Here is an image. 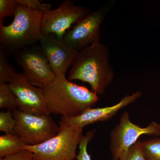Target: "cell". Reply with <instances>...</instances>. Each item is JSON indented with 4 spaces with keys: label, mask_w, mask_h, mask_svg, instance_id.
<instances>
[{
    "label": "cell",
    "mask_w": 160,
    "mask_h": 160,
    "mask_svg": "<svg viewBox=\"0 0 160 160\" xmlns=\"http://www.w3.org/2000/svg\"><path fill=\"white\" fill-rule=\"evenodd\" d=\"M141 144L142 142L138 140L118 160H146L143 155Z\"/></svg>",
    "instance_id": "20"
},
{
    "label": "cell",
    "mask_w": 160,
    "mask_h": 160,
    "mask_svg": "<svg viewBox=\"0 0 160 160\" xmlns=\"http://www.w3.org/2000/svg\"><path fill=\"white\" fill-rule=\"evenodd\" d=\"M90 11L87 7L76 6L74 2L66 0L55 9L44 11L42 18V35L53 34L63 39L65 33Z\"/></svg>",
    "instance_id": "9"
},
{
    "label": "cell",
    "mask_w": 160,
    "mask_h": 160,
    "mask_svg": "<svg viewBox=\"0 0 160 160\" xmlns=\"http://www.w3.org/2000/svg\"><path fill=\"white\" fill-rule=\"evenodd\" d=\"M18 4L23 5L29 9L43 12L51 9V5L47 3H42L38 0H16Z\"/></svg>",
    "instance_id": "21"
},
{
    "label": "cell",
    "mask_w": 160,
    "mask_h": 160,
    "mask_svg": "<svg viewBox=\"0 0 160 160\" xmlns=\"http://www.w3.org/2000/svg\"><path fill=\"white\" fill-rule=\"evenodd\" d=\"M57 134L42 144L26 145L25 149L31 152L35 160H74L77 148L83 135L82 129L59 122Z\"/></svg>",
    "instance_id": "4"
},
{
    "label": "cell",
    "mask_w": 160,
    "mask_h": 160,
    "mask_svg": "<svg viewBox=\"0 0 160 160\" xmlns=\"http://www.w3.org/2000/svg\"><path fill=\"white\" fill-rule=\"evenodd\" d=\"M43 96L50 113L75 117L92 108L98 101V95L84 86L67 79L66 75H56L43 89Z\"/></svg>",
    "instance_id": "1"
},
{
    "label": "cell",
    "mask_w": 160,
    "mask_h": 160,
    "mask_svg": "<svg viewBox=\"0 0 160 160\" xmlns=\"http://www.w3.org/2000/svg\"><path fill=\"white\" fill-rule=\"evenodd\" d=\"M18 106L17 98L9 84L0 83V108L13 110L18 108Z\"/></svg>",
    "instance_id": "14"
},
{
    "label": "cell",
    "mask_w": 160,
    "mask_h": 160,
    "mask_svg": "<svg viewBox=\"0 0 160 160\" xmlns=\"http://www.w3.org/2000/svg\"><path fill=\"white\" fill-rule=\"evenodd\" d=\"M43 13L18 4L11 24L0 25L1 48L14 54L39 42Z\"/></svg>",
    "instance_id": "3"
},
{
    "label": "cell",
    "mask_w": 160,
    "mask_h": 160,
    "mask_svg": "<svg viewBox=\"0 0 160 160\" xmlns=\"http://www.w3.org/2000/svg\"><path fill=\"white\" fill-rule=\"evenodd\" d=\"M16 121L13 117L12 110L0 112V131L5 133H15Z\"/></svg>",
    "instance_id": "17"
},
{
    "label": "cell",
    "mask_w": 160,
    "mask_h": 160,
    "mask_svg": "<svg viewBox=\"0 0 160 160\" xmlns=\"http://www.w3.org/2000/svg\"><path fill=\"white\" fill-rule=\"evenodd\" d=\"M109 57L108 47L100 42L81 49L69 71V80L88 83L97 94H104L114 77Z\"/></svg>",
    "instance_id": "2"
},
{
    "label": "cell",
    "mask_w": 160,
    "mask_h": 160,
    "mask_svg": "<svg viewBox=\"0 0 160 160\" xmlns=\"http://www.w3.org/2000/svg\"><path fill=\"white\" fill-rule=\"evenodd\" d=\"M114 3L113 1L108 2L99 9L89 12L66 32L62 39L64 42L78 51L100 42V27Z\"/></svg>",
    "instance_id": "6"
},
{
    "label": "cell",
    "mask_w": 160,
    "mask_h": 160,
    "mask_svg": "<svg viewBox=\"0 0 160 160\" xmlns=\"http://www.w3.org/2000/svg\"><path fill=\"white\" fill-rule=\"evenodd\" d=\"M8 84L17 98L18 109L32 114H50L44 100L43 89L31 85L22 73L15 72Z\"/></svg>",
    "instance_id": "10"
},
{
    "label": "cell",
    "mask_w": 160,
    "mask_h": 160,
    "mask_svg": "<svg viewBox=\"0 0 160 160\" xmlns=\"http://www.w3.org/2000/svg\"><path fill=\"white\" fill-rule=\"evenodd\" d=\"M14 58L22 67L24 77L32 86L44 89L55 78L39 45L22 49L14 53Z\"/></svg>",
    "instance_id": "8"
},
{
    "label": "cell",
    "mask_w": 160,
    "mask_h": 160,
    "mask_svg": "<svg viewBox=\"0 0 160 160\" xmlns=\"http://www.w3.org/2000/svg\"><path fill=\"white\" fill-rule=\"evenodd\" d=\"M18 5L16 0H0V25L5 17L14 16Z\"/></svg>",
    "instance_id": "19"
},
{
    "label": "cell",
    "mask_w": 160,
    "mask_h": 160,
    "mask_svg": "<svg viewBox=\"0 0 160 160\" xmlns=\"http://www.w3.org/2000/svg\"><path fill=\"white\" fill-rule=\"evenodd\" d=\"M141 146L146 160H160V138H153L142 142Z\"/></svg>",
    "instance_id": "15"
},
{
    "label": "cell",
    "mask_w": 160,
    "mask_h": 160,
    "mask_svg": "<svg viewBox=\"0 0 160 160\" xmlns=\"http://www.w3.org/2000/svg\"><path fill=\"white\" fill-rule=\"evenodd\" d=\"M0 160H35L33 157V153L29 150L24 149L15 154L10 155L4 158H1Z\"/></svg>",
    "instance_id": "22"
},
{
    "label": "cell",
    "mask_w": 160,
    "mask_h": 160,
    "mask_svg": "<svg viewBox=\"0 0 160 160\" xmlns=\"http://www.w3.org/2000/svg\"><path fill=\"white\" fill-rule=\"evenodd\" d=\"M27 145L16 133H5L0 136V158L15 154L25 149Z\"/></svg>",
    "instance_id": "13"
},
{
    "label": "cell",
    "mask_w": 160,
    "mask_h": 160,
    "mask_svg": "<svg viewBox=\"0 0 160 160\" xmlns=\"http://www.w3.org/2000/svg\"><path fill=\"white\" fill-rule=\"evenodd\" d=\"M143 135L160 136V124L152 122L147 127H141L131 122L129 113L127 112H124L120 118L119 123L110 133L112 160L119 159Z\"/></svg>",
    "instance_id": "7"
},
{
    "label": "cell",
    "mask_w": 160,
    "mask_h": 160,
    "mask_svg": "<svg viewBox=\"0 0 160 160\" xmlns=\"http://www.w3.org/2000/svg\"><path fill=\"white\" fill-rule=\"evenodd\" d=\"M141 96L142 93L140 92H136L130 95H127L118 103L113 106L89 108L75 117L62 116L60 122L68 126L82 129L85 126L90 124L110 119L121 109L134 102Z\"/></svg>",
    "instance_id": "12"
},
{
    "label": "cell",
    "mask_w": 160,
    "mask_h": 160,
    "mask_svg": "<svg viewBox=\"0 0 160 160\" xmlns=\"http://www.w3.org/2000/svg\"><path fill=\"white\" fill-rule=\"evenodd\" d=\"M96 130H89L85 135H83L79 144V152L77 155L78 160H91V155L88 153L87 146L94 136Z\"/></svg>",
    "instance_id": "18"
},
{
    "label": "cell",
    "mask_w": 160,
    "mask_h": 160,
    "mask_svg": "<svg viewBox=\"0 0 160 160\" xmlns=\"http://www.w3.org/2000/svg\"><path fill=\"white\" fill-rule=\"evenodd\" d=\"M16 121L15 133L22 138L27 145L42 144L57 134L60 126L50 114L28 113L18 108L12 110Z\"/></svg>",
    "instance_id": "5"
},
{
    "label": "cell",
    "mask_w": 160,
    "mask_h": 160,
    "mask_svg": "<svg viewBox=\"0 0 160 160\" xmlns=\"http://www.w3.org/2000/svg\"><path fill=\"white\" fill-rule=\"evenodd\" d=\"M15 72L7 59L6 52L0 48V83H9Z\"/></svg>",
    "instance_id": "16"
},
{
    "label": "cell",
    "mask_w": 160,
    "mask_h": 160,
    "mask_svg": "<svg viewBox=\"0 0 160 160\" xmlns=\"http://www.w3.org/2000/svg\"><path fill=\"white\" fill-rule=\"evenodd\" d=\"M39 43L53 73L56 75L59 73L66 75L74 63L78 51L53 34L42 35Z\"/></svg>",
    "instance_id": "11"
}]
</instances>
